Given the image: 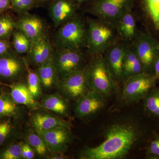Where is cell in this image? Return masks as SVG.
<instances>
[{"mask_svg":"<svg viewBox=\"0 0 159 159\" xmlns=\"http://www.w3.org/2000/svg\"><path fill=\"white\" fill-rule=\"evenodd\" d=\"M105 136L104 141L99 145L84 148L80 158H124L141 138L142 134L130 123H117L109 127Z\"/></svg>","mask_w":159,"mask_h":159,"instance_id":"cell-1","label":"cell"},{"mask_svg":"<svg viewBox=\"0 0 159 159\" xmlns=\"http://www.w3.org/2000/svg\"><path fill=\"white\" fill-rule=\"evenodd\" d=\"M87 53L89 55L103 54L119 39L114 25L97 18L88 17Z\"/></svg>","mask_w":159,"mask_h":159,"instance_id":"cell-2","label":"cell"},{"mask_svg":"<svg viewBox=\"0 0 159 159\" xmlns=\"http://www.w3.org/2000/svg\"><path fill=\"white\" fill-rule=\"evenodd\" d=\"M58 28L54 35V48L77 51L86 48L87 22L78 15Z\"/></svg>","mask_w":159,"mask_h":159,"instance_id":"cell-3","label":"cell"},{"mask_svg":"<svg viewBox=\"0 0 159 159\" xmlns=\"http://www.w3.org/2000/svg\"><path fill=\"white\" fill-rule=\"evenodd\" d=\"M84 67L86 77L90 89L107 96L116 87L103 54L89 55Z\"/></svg>","mask_w":159,"mask_h":159,"instance_id":"cell-4","label":"cell"},{"mask_svg":"<svg viewBox=\"0 0 159 159\" xmlns=\"http://www.w3.org/2000/svg\"><path fill=\"white\" fill-rule=\"evenodd\" d=\"M89 4L88 12L116 26L123 15L133 10L135 0H93Z\"/></svg>","mask_w":159,"mask_h":159,"instance_id":"cell-5","label":"cell"},{"mask_svg":"<svg viewBox=\"0 0 159 159\" xmlns=\"http://www.w3.org/2000/svg\"><path fill=\"white\" fill-rule=\"evenodd\" d=\"M27 62L13 49L0 55V83L5 86L26 80Z\"/></svg>","mask_w":159,"mask_h":159,"instance_id":"cell-6","label":"cell"},{"mask_svg":"<svg viewBox=\"0 0 159 159\" xmlns=\"http://www.w3.org/2000/svg\"><path fill=\"white\" fill-rule=\"evenodd\" d=\"M52 60L60 80L84 69L88 59L83 51L54 47Z\"/></svg>","mask_w":159,"mask_h":159,"instance_id":"cell-7","label":"cell"},{"mask_svg":"<svg viewBox=\"0 0 159 159\" xmlns=\"http://www.w3.org/2000/svg\"><path fill=\"white\" fill-rule=\"evenodd\" d=\"M158 42L149 32H139L131 43L142 63L143 72L153 75L155 61L158 55Z\"/></svg>","mask_w":159,"mask_h":159,"instance_id":"cell-8","label":"cell"},{"mask_svg":"<svg viewBox=\"0 0 159 159\" xmlns=\"http://www.w3.org/2000/svg\"><path fill=\"white\" fill-rule=\"evenodd\" d=\"M157 80L153 75L144 72L129 77L123 82L122 98L128 103L143 99L155 87Z\"/></svg>","mask_w":159,"mask_h":159,"instance_id":"cell-9","label":"cell"},{"mask_svg":"<svg viewBox=\"0 0 159 159\" xmlns=\"http://www.w3.org/2000/svg\"><path fill=\"white\" fill-rule=\"evenodd\" d=\"M57 92L69 102H75L90 91L84 69L60 80Z\"/></svg>","mask_w":159,"mask_h":159,"instance_id":"cell-10","label":"cell"},{"mask_svg":"<svg viewBox=\"0 0 159 159\" xmlns=\"http://www.w3.org/2000/svg\"><path fill=\"white\" fill-rule=\"evenodd\" d=\"M28 122V125L37 131L50 130L60 127L71 129L72 125L69 120L43 108L29 112Z\"/></svg>","mask_w":159,"mask_h":159,"instance_id":"cell-11","label":"cell"},{"mask_svg":"<svg viewBox=\"0 0 159 159\" xmlns=\"http://www.w3.org/2000/svg\"><path fill=\"white\" fill-rule=\"evenodd\" d=\"M105 95L94 90L74 102L73 112L77 119L87 120L101 110L105 104Z\"/></svg>","mask_w":159,"mask_h":159,"instance_id":"cell-12","label":"cell"},{"mask_svg":"<svg viewBox=\"0 0 159 159\" xmlns=\"http://www.w3.org/2000/svg\"><path fill=\"white\" fill-rule=\"evenodd\" d=\"M134 7L147 31L157 39L159 37V0H135Z\"/></svg>","mask_w":159,"mask_h":159,"instance_id":"cell-13","label":"cell"},{"mask_svg":"<svg viewBox=\"0 0 159 159\" xmlns=\"http://www.w3.org/2000/svg\"><path fill=\"white\" fill-rule=\"evenodd\" d=\"M127 44L119 39L103 54L116 84L122 82L123 61Z\"/></svg>","mask_w":159,"mask_h":159,"instance_id":"cell-14","label":"cell"},{"mask_svg":"<svg viewBox=\"0 0 159 159\" xmlns=\"http://www.w3.org/2000/svg\"><path fill=\"white\" fill-rule=\"evenodd\" d=\"M53 51L54 47L47 34L37 40L31 42L25 57L31 67L36 69L52 57Z\"/></svg>","mask_w":159,"mask_h":159,"instance_id":"cell-15","label":"cell"},{"mask_svg":"<svg viewBox=\"0 0 159 159\" xmlns=\"http://www.w3.org/2000/svg\"><path fill=\"white\" fill-rule=\"evenodd\" d=\"M80 7V4L73 0H53L49 8V14L55 28L77 15Z\"/></svg>","mask_w":159,"mask_h":159,"instance_id":"cell-16","label":"cell"},{"mask_svg":"<svg viewBox=\"0 0 159 159\" xmlns=\"http://www.w3.org/2000/svg\"><path fill=\"white\" fill-rule=\"evenodd\" d=\"M71 129L60 127L44 131H37L44 139L51 153H65L73 140Z\"/></svg>","mask_w":159,"mask_h":159,"instance_id":"cell-17","label":"cell"},{"mask_svg":"<svg viewBox=\"0 0 159 159\" xmlns=\"http://www.w3.org/2000/svg\"><path fill=\"white\" fill-rule=\"evenodd\" d=\"M16 28L25 34L31 42L37 40L47 34L43 20L36 15L28 12L21 14L16 20Z\"/></svg>","mask_w":159,"mask_h":159,"instance_id":"cell-18","label":"cell"},{"mask_svg":"<svg viewBox=\"0 0 159 159\" xmlns=\"http://www.w3.org/2000/svg\"><path fill=\"white\" fill-rule=\"evenodd\" d=\"M24 124L9 117H0V148L23 140Z\"/></svg>","mask_w":159,"mask_h":159,"instance_id":"cell-19","label":"cell"},{"mask_svg":"<svg viewBox=\"0 0 159 159\" xmlns=\"http://www.w3.org/2000/svg\"><path fill=\"white\" fill-rule=\"evenodd\" d=\"M9 93L12 99L18 104L24 106L29 112L43 108L40 102L32 96L26 80L14 83L8 85Z\"/></svg>","mask_w":159,"mask_h":159,"instance_id":"cell-20","label":"cell"},{"mask_svg":"<svg viewBox=\"0 0 159 159\" xmlns=\"http://www.w3.org/2000/svg\"><path fill=\"white\" fill-rule=\"evenodd\" d=\"M29 111L12 99L9 92L0 94V117H9L25 125L28 121Z\"/></svg>","mask_w":159,"mask_h":159,"instance_id":"cell-21","label":"cell"},{"mask_svg":"<svg viewBox=\"0 0 159 159\" xmlns=\"http://www.w3.org/2000/svg\"><path fill=\"white\" fill-rule=\"evenodd\" d=\"M39 102L43 108L69 120L71 118L70 102L57 92L43 94Z\"/></svg>","mask_w":159,"mask_h":159,"instance_id":"cell-22","label":"cell"},{"mask_svg":"<svg viewBox=\"0 0 159 159\" xmlns=\"http://www.w3.org/2000/svg\"><path fill=\"white\" fill-rule=\"evenodd\" d=\"M115 27L119 39L126 43H131L139 33L136 16L133 10L123 15Z\"/></svg>","mask_w":159,"mask_h":159,"instance_id":"cell-23","label":"cell"},{"mask_svg":"<svg viewBox=\"0 0 159 159\" xmlns=\"http://www.w3.org/2000/svg\"><path fill=\"white\" fill-rule=\"evenodd\" d=\"M36 70L40 80L43 92L49 93L52 91L57 89L60 79L52 60V56Z\"/></svg>","mask_w":159,"mask_h":159,"instance_id":"cell-24","label":"cell"},{"mask_svg":"<svg viewBox=\"0 0 159 159\" xmlns=\"http://www.w3.org/2000/svg\"><path fill=\"white\" fill-rule=\"evenodd\" d=\"M23 140L34 149L38 157L47 159L51 153L44 139L29 125L24 128Z\"/></svg>","mask_w":159,"mask_h":159,"instance_id":"cell-25","label":"cell"},{"mask_svg":"<svg viewBox=\"0 0 159 159\" xmlns=\"http://www.w3.org/2000/svg\"><path fill=\"white\" fill-rule=\"evenodd\" d=\"M143 72L141 61L132 43H127L123 61L122 82Z\"/></svg>","mask_w":159,"mask_h":159,"instance_id":"cell-26","label":"cell"},{"mask_svg":"<svg viewBox=\"0 0 159 159\" xmlns=\"http://www.w3.org/2000/svg\"><path fill=\"white\" fill-rule=\"evenodd\" d=\"M26 82L30 93L35 100L39 101L43 94L40 80L36 69L32 68L27 63Z\"/></svg>","mask_w":159,"mask_h":159,"instance_id":"cell-27","label":"cell"},{"mask_svg":"<svg viewBox=\"0 0 159 159\" xmlns=\"http://www.w3.org/2000/svg\"><path fill=\"white\" fill-rule=\"evenodd\" d=\"M143 100L146 111L151 116L159 119V89H152Z\"/></svg>","mask_w":159,"mask_h":159,"instance_id":"cell-28","label":"cell"},{"mask_svg":"<svg viewBox=\"0 0 159 159\" xmlns=\"http://www.w3.org/2000/svg\"><path fill=\"white\" fill-rule=\"evenodd\" d=\"M11 46L15 52L19 55L26 54L31 47V41L22 31L16 29L12 34Z\"/></svg>","mask_w":159,"mask_h":159,"instance_id":"cell-29","label":"cell"},{"mask_svg":"<svg viewBox=\"0 0 159 159\" xmlns=\"http://www.w3.org/2000/svg\"><path fill=\"white\" fill-rule=\"evenodd\" d=\"M16 28V20L6 13L0 15V39L10 40Z\"/></svg>","mask_w":159,"mask_h":159,"instance_id":"cell-30","label":"cell"},{"mask_svg":"<svg viewBox=\"0 0 159 159\" xmlns=\"http://www.w3.org/2000/svg\"><path fill=\"white\" fill-rule=\"evenodd\" d=\"M21 140L0 148V159H22Z\"/></svg>","mask_w":159,"mask_h":159,"instance_id":"cell-31","label":"cell"},{"mask_svg":"<svg viewBox=\"0 0 159 159\" xmlns=\"http://www.w3.org/2000/svg\"><path fill=\"white\" fill-rule=\"evenodd\" d=\"M11 8L20 12L25 13L36 6L35 0H11Z\"/></svg>","mask_w":159,"mask_h":159,"instance_id":"cell-32","label":"cell"},{"mask_svg":"<svg viewBox=\"0 0 159 159\" xmlns=\"http://www.w3.org/2000/svg\"><path fill=\"white\" fill-rule=\"evenodd\" d=\"M149 158L159 159V136L156 137L151 142L148 149Z\"/></svg>","mask_w":159,"mask_h":159,"instance_id":"cell-33","label":"cell"},{"mask_svg":"<svg viewBox=\"0 0 159 159\" xmlns=\"http://www.w3.org/2000/svg\"><path fill=\"white\" fill-rule=\"evenodd\" d=\"M22 159H33L37 156L34 149L23 140L20 141Z\"/></svg>","mask_w":159,"mask_h":159,"instance_id":"cell-34","label":"cell"},{"mask_svg":"<svg viewBox=\"0 0 159 159\" xmlns=\"http://www.w3.org/2000/svg\"><path fill=\"white\" fill-rule=\"evenodd\" d=\"M12 49L10 40L0 39V55L6 54Z\"/></svg>","mask_w":159,"mask_h":159,"instance_id":"cell-35","label":"cell"},{"mask_svg":"<svg viewBox=\"0 0 159 159\" xmlns=\"http://www.w3.org/2000/svg\"><path fill=\"white\" fill-rule=\"evenodd\" d=\"M11 8V0H0V15Z\"/></svg>","mask_w":159,"mask_h":159,"instance_id":"cell-36","label":"cell"},{"mask_svg":"<svg viewBox=\"0 0 159 159\" xmlns=\"http://www.w3.org/2000/svg\"><path fill=\"white\" fill-rule=\"evenodd\" d=\"M68 157L65 155V153L61 152H52L48 157V159H66Z\"/></svg>","mask_w":159,"mask_h":159,"instance_id":"cell-37","label":"cell"},{"mask_svg":"<svg viewBox=\"0 0 159 159\" xmlns=\"http://www.w3.org/2000/svg\"><path fill=\"white\" fill-rule=\"evenodd\" d=\"M153 75L157 79H159V55L157 56L153 66Z\"/></svg>","mask_w":159,"mask_h":159,"instance_id":"cell-38","label":"cell"},{"mask_svg":"<svg viewBox=\"0 0 159 159\" xmlns=\"http://www.w3.org/2000/svg\"><path fill=\"white\" fill-rule=\"evenodd\" d=\"M73 1L79 3V4L81 5V4H89V3H90L91 2H92L93 0H73Z\"/></svg>","mask_w":159,"mask_h":159,"instance_id":"cell-39","label":"cell"},{"mask_svg":"<svg viewBox=\"0 0 159 159\" xmlns=\"http://www.w3.org/2000/svg\"><path fill=\"white\" fill-rule=\"evenodd\" d=\"M49 0H35V4L36 5H39V4H42L46 3V2L48 1Z\"/></svg>","mask_w":159,"mask_h":159,"instance_id":"cell-40","label":"cell"},{"mask_svg":"<svg viewBox=\"0 0 159 159\" xmlns=\"http://www.w3.org/2000/svg\"><path fill=\"white\" fill-rule=\"evenodd\" d=\"M4 86H4L3 84L0 83V94L2 93L5 92L4 88H3V87Z\"/></svg>","mask_w":159,"mask_h":159,"instance_id":"cell-41","label":"cell"},{"mask_svg":"<svg viewBox=\"0 0 159 159\" xmlns=\"http://www.w3.org/2000/svg\"><path fill=\"white\" fill-rule=\"evenodd\" d=\"M157 51H158V54L159 55V42H158V44H157Z\"/></svg>","mask_w":159,"mask_h":159,"instance_id":"cell-42","label":"cell"}]
</instances>
